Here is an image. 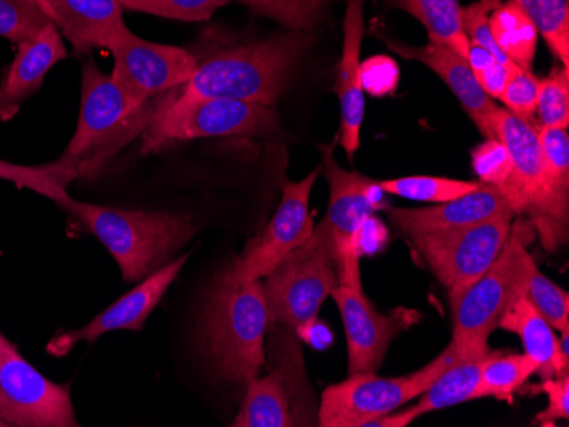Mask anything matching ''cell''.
<instances>
[{
  "label": "cell",
  "mask_w": 569,
  "mask_h": 427,
  "mask_svg": "<svg viewBox=\"0 0 569 427\" xmlns=\"http://www.w3.org/2000/svg\"><path fill=\"white\" fill-rule=\"evenodd\" d=\"M540 150L545 155L552 183L569 194V135L568 129L536 126Z\"/></svg>",
  "instance_id": "obj_36"
},
{
  "label": "cell",
  "mask_w": 569,
  "mask_h": 427,
  "mask_svg": "<svg viewBox=\"0 0 569 427\" xmlns=\"http://www.w3.org/2000/svg\"><path fill=\"white\" fill-rule=\"evenodd\" d=\"M372 34L379 40L386 41L387 47L398 55L430 67L438 78L449 85L450 91L462 104L463 111L475 121L486 140L497 139L495 116H497L498 106L476 81L468 59H463L456 50L447 44L437 43V41H430L427 47H411L402 41L391 40L376 30L372 31Z\"/></svg>",
  "instance_id": "obj_17"
},
{
  "label": "cell",
  "mask_w": 569,
  "mask_h": 427,
  "mask_svg": "<svg viewBox=\"0 0 569 427\" xmlns=\"http://www.w3.org/2000/svg\"><path fill=\"white\" fill-rule=\"evenodd\" d=\"M312 43V34L289 31L267 40L222 44L207 55L194 53L197 70L190 81L153 101L176 104L197 99H234L273 106Z\"/></svg>",
  "instance_id": "obj_1"
},
{
  "label": "cell",
  "mask_w": 569,
  "mask_h": 427,
  "mask_svg": "<svg viewBox=\"0 0 569 427\" xmlns=\"http://www.w3.org/2000/svg\"><path fill=\"white\" fill-rule=\"evenodd\" d=\"M326 177L329 183L328 215L326 223L335 248L336 270L340 285L361 288L360 254L357 241L361 223L377 209H382V190L377 181L360 172L345 171L325 152Z\"/></svg>",
  "instance_id": "obj_12"
},
{
  "label": "cell",
  "mask_w": 569,
  "mask_h": 427,
  "mask_svg": "<svg viewBox=\"0 0 569 427\" xmlns=\"http://www.w3.org/2000/svg\"><path fill=\"white\" fill-rule=\"evenodd\" d=\"M552 53L569 69V0H513Z\"/></svg>",
  "instance_id": "obj_28"
},
{
  "label": "cell",
  "mask_w": 569,
  "mask_h": 427,
  "mask_svg": "<svg viewBox=\"0 0 569 427\" xmlns=\"http://www.w3.org/2000/svg\"><path fill=\"white\" fill-rule=\"evenodd\" d=\"M340 285L335 248L326 223L287 254L263 283L270 324L290 329L318 317L326 298Z\"/></svg>",
  "instance_id": "obj_9"
},
{
  "label": "cell",
  "mask_w": 569,
  "mask_h": 427,
  "mask_svg": "<svg viewBox=\"0 0 569 427\" xmlns=\"http://www.w3.org/2000/svg\"><path fill=\"white\" fill-rule=\"evenodd\" d=\"M110 52L114 60L110 75L137 106H149L159 95L187 84L197 70L191 50L152 43L133 33L111 47Z\"/></svg>",
  "instance_id": "obj_14"
},
{
  "label": "cell",
  "mask_w": 569,
  "mask_h": 427,
  "mask_svg": "<svg viewBox=\"0 0 569 427\" xmlns=\"http://www.w3.org/2000/svg\"><path fill=\"white\" fill-rule=\"evenodd\" d=\"M0 423L4 427H76L70 387L48 380L0 333Z\"/></svg>",
  "instance_id": "obj_11"
},
{
  "label": "cell",
  "mask_w": 569,
  "mask_h": 427,
  "mask_svg": "<svg viewBox=\"0 0 569 427\" xmlns=\"http://www.w3.org/2000/svg\"><path fill=\"white\" fill-rule=\"evenodd\" d=\"M517 69H520V67L515 65L513 62H500V60H495L491 65L486 67L481 72L475 73V78L489 98L500 99L505 88H507L508 81H510L511 75H513Z\"/></svg>",
  "instance_id": "obj_42"
},
{
  "label": "cell",
  "mask_w": 569,
  "mask_h": 427,
  "mask_svg": "<svg viewBox=\"0 0 569 427\" xmlns=\"http://www.w3.org/2000/svg\"><path fill=\"white\" fill-rule=\"evenodd\" d=\"M539 79L529 70H515L500 98V101H503L505 110L532 123L537 95H539Z\"/></svg>",
  "instance_id": "obj_39"
},
{
  "label": "cell",
  "mask_w": 569,
  "mask_h": 427,
  "mask_svg": "<svg viewBox=\"0 0 569 427\" xmlns=\"http://www.w3.org/2000/svg\"><path fill=\"white\" fill-rule=\"evenodd\" d=\"M545 392L549 398V406L537 416L540 426H552L556 420L568 419L569 417V376H556L545 378V382L537 388Z\"/></svg>",
  "instance_id": "obj_41"
},
{
  "label": "cell",
  "mask_w": 569,
  "mask_h": 427,
  "mask_svg": "<svg viewBox=\"0 0 569 427\" xmlns=\"http://www.w3.org/2000/svg\"><path fill=\"white\" fill-rule=\"evenodd\" d=\"M31 2H33V4H37L38 8H41V11H43L44 14L48 16L47 0H31ZM48 18H50V16H48Z\"/></svg>",
  "instance_id": "obj_45"
},
{
  "label": "cell",
  "mask_w": 569,
  "mask_h": 427,
  "mask_svg": "<svg viewBox=\"0 0 569 427\" xmlns=\"http://www.w3.org/2000/svg\"><path fill=\"white\" fill-rule=\"evenodd\" d=\"M498 327L517 334L526 347V355L536 359L537 373L542 378L568 375L569 359L562 356L559 339L549 322L530 304L526 293L501 315Z\"/></svg>",
  "instance_id": "obj_23"
},
{
  "label": "cell",
  "mask_w": 569,
  "mask_h": 427,
  "mask_svg": "<svg viewBox=\"0 0 569 427\" xmlns=\"http://www.w3.org/2000/svg\"><path fill=\"white\" fill-rule=\"evenodd\" d=\"M526 296L530 304L537 308L542 317L549 322L552 329L569 331V296L565 289L546 278L540 273L537 264L530 270L529 283H527Z\"/></svg>",
  "instance_id": "obj_33"
},
{
  "label": "cell",
  "mask_w": 569,
  "mask_h": 427,
  "mask_svg": "<svg viewBox=\"0 0 569 427\" xmlns=\"http://www.w3.org/2000/svg\"><path fill=\"white\" fill-rule=\"evenodd\" d=\"M47 6L51 22L76 55H88L94 48L110 50L132 34L120 0H47Z\"/></svg>",
  "instance_id": "obj_21"
},
{
  "label": "cell",
  "mask_w": 569,
  "mask_h": 427,
  "mask_svg": "<svg viewBox=\"0 0 569 427\" xmlns=\"http://www.w3.org/2000/svg\"><path fill=\"white\" fill-rule=\"evenodd\" d=\"M280 130L273 108L234 99H197L188 103L150 104L142 152H158L171 142L220 136H268Z\"/></svg>",
  "instance_id": "obj_8"
},
{
  "label": "cell",
  "mask_w": 569,
  "mask_h": 427,
  "mask_svg": "<svg viewBox=\"0 0 569 427\" xmlns=\"http://www.w3.org/2000/svg\"><path fill=\"white\" fill-rule=\"evenodd\" d=\"M387 231L383 223L376 216L370 215L366 222L361 223L358 232V254H376L380 248L386 247Z\"/></svg>",
  "instance_id": "obj_43"
},
{
  "label": "cell",
  "mask_w": 569,
  "mask_h": 427,
  "mask_svg": "<svg viewBox=\"0 0 569 427\" xmlns=\"http://www.w3.org/2000/svg\"><path fill=\"white\" fill-rule=\"evenodd\" d=\"M537 116L540 126L568 129L569 124V69L561 67L539 82Z\"/></svg>",
  "instance_id": "obj_34"
},
{
  "label": "cell",
  "mask_w": 569,
  "mask_h": 427,
  "mask_svg": "<svg viewBox=\"0 0 569 427\" xmlns=\"http://www.w3.org/2000/svg\"><path fill=\"white\" fill-rule=\"evenodd\" d=\"M383 194L406 197V200L446 203L463 194L478 190L479 181L449 180L433 175H411L399 180L377 181Z\"/></svg>",
  "instance_id": "obj_30"
},
{
  "label": "cell",
  "mask_w": 569,
  "mask_h": 427,
  "mask_svg": "<svg viewBox=\"0 0 569 427\" xmlns=\"http://www.w3.org/2000/svg\"><path fill=\"white\" fill-rule=\"evenodd\" d=\"M321 167L300 181H283L281 201L273 220L260 234L246 244L241 256L226 271L236 282H254L267 278L287 254L315 232V218L309 201Z\"/></svg>",
  "instance_id": "obj_13"
},
{
  "label": "cell",
  "mask_w": 569,
  "mask_h": 427,
  "mask_svg": "<svg viewBox=\"0 0 569 427\" xmlns=\"http://www.w3.org/2000/svg\"><path fill=\"white\" fill-rule=\"evenodd\" d=\"M500 2L501 0H478V2H472V4L462 8L460 19H462L463 33L469 38L471 44L485 48L486 52L491 53L500 62H510L501 53L498 44L495 43L493 34L489 30V14L493 12V9Z\"/></svg>",
  "instance_id": "obj_38"
},
{
  "label": "cell",
  "mask_w": 569,
  "mask_h": 427,
  "mask_svg": "<svg viewBox=\"0 0 569 427\" xmlns=\"http://www.w3.org/2000/svg\"><path fill=\"white\" fill-rule=\"evenodd\" d=\"M190 254L162 266L161 270L147 276L132 292L121 296L113 305L92 318L82 329L70 331L53 337L48 344V353L53 356H66L77 344L94 343L102 334L113 331H142L147 318L158 307L169 286L178 278L187 264Z\"/></svg>",
  "instance_id": "obj_16"
},
{
  "label": "cell",
  "mask_w": 569,
  "mask_h": 427,
  "mask_svg": "<svg viewBox=\"0 0 569 427\" xmlns=\"http://www.w3.org/2000/svg\"><path fill=\"white\" fill-rule=\"evenodd\" d=\"M51 19L31 0H0V37L12 43L30 40Z\"/></svg>",
  "instance_id": "obj_35"
},
{
  "label": "cell",
  "mask_w": 569,
  "mask_h": 427,
  "mask_svg": "<svg viewBox=\"0 0 569 427\" xmlns=\"http://www.w3.org/2000/svg\"><path fill=\"white\" fill-rule=\"evenodd\" d=\"M0 427H4V424L0 423Z\"/></svg>",
  "instance_id": "obj_46"
},
{
  "label": "cell",
  "mask_w": 569,
  "mask_h": 427,
  "mask_svg": "<svg viewBox=\"0 0 569 427\" xmlns=\"http://www.w3.org/2000/svg\"><path fill=\"white\" fill-rule=\"evenodd\" d=\"M360 84L373 98L395 94L399 84L398 62L391 57H370L360 63Z\"/></svg>",
  "instance_id": "obj_40"
},
{
  "label": "cell",
  "mask_w": 569,
  "mask_h": 427,
  "mask_svg": "<svg viewBox=\"0 0 569 427\" xmlns=\"http://www.w3.org/2000/svg\"><path fill=\"white\" fill-rule=\"evenodd\" d=\"M261 18L273 19L289 31L310 33L321 22L331 0H238Z\"/></svg>",
  "instance_id": "obj_31"
},
{
  "label": "cell",
  "mask_w": 569,
  "mask_h": 427,
  "mask_svg": "<svg viewBox=\"0 0 569 427\" xmlns=\"http://www.w3.org/2000/svg\"><path fill=\"white\" fill-rule=\"evenodd\" d=\"M150 104H133L111 75L88 60L82 67L76 133L59 161L76 172L77 180H96L121 150L142 136L150 120Z\"/></svg>",
  "instance_id": "obj_4"
},
{
  "label": "cell",
  "mask_w": 569,
  "mask_h": 427,
  "mask_svg": "<svg viewBox=\"0 0 569 427\" xmlns=\"http://www.w3.org/2000/svg\"><path fill=\"white\" fill-rule=\"evenodd\" d=\"M395 6L417 18L427 28L430 41L447 44L468 59L471 41L463 33L459 0H395Z\"/></svg>",
  "instance_id": "obj_26"
},
{
  "label": "cell",
  "mask_w": 569,
  "mask_h": 427,
  "mask_svg": "<svg viewBox=\"0 0 569 427\" xmlns=\"http://www.w3.org/2000/svg\"><path fill=\"white\" fill-rule=\"evenodd\" d=\"M536 359L527 355H493L489 353L481 365V384L486 397L510 400L529 376L537 373Z\"/></svg>",
  "instance_id": "obj_29"
},
{
  "label": "cell",
  "mask_w": 569,
  "mask_h": 427,
  "mask_svg": "<svg viewBox=\"0 0 569 427\" xmlns=\"http://www.w3.org/2000/svg\"><path fill=\"white\" fill-rule=\"evenodd\" d=\"M537 232L530 220H515L501 253L481 278L452 302V344L468 356L489 355L488 339L501 315L526 293L533 257L529 245Z\"/></svg>",
  "instance_id": "obj_5"
},
{
  "label": "cell",
  "mask_w": 569,
  "mask_h": 427,
  "mask_svg": "<svg viewBox=\"0 0 569 427\" xmlns=\"http://www.w3.org/2000/svg\"><path fill=\"white\" fill-rule=\"evenodd\" d=\"M76 180V172L59 159L44 165L12 164L0 159V181H8L14 186L41 194L48 200L56 201L63 210H69L73 203L67 187Z\"/></svg>",
  "instance_id": "obj_27"
},
{
  "label": "cell",
  "mask_w": 569,
  "mask_h": 427,
  "mask_svg": "<svg viewBox=\"0 0 569 427\" xmlns=\"http://www.w3.org/2000/svg\"><path fill=\"white\" fill-rule=\"evenodd\" d=\"M270 315L261 279L217 278L201 317V347L210 365L232 384H248L264 365Z\"/></svg>",
  "instance_id": "obj_2"
},
{
  "label": "cell",
  "mask_w": 569,
  "mask_h": 427,
  "mask_svg": "<svg viewBox=\"0 0 569 427\" xmlns=\"http://www.w3.org/2000/svg\"><path fill=\"white\" fill-rule=\"evenodd\" d=\"M387 218L409 238L433 232L452 231L486 222L495 216L507 215L513 210L498 187L479 184L478 190L456 200L437 203L428 209H396L386 206Z\"/></svg>",
  "instance_id": "obj_18"
},
{
  "label": "cell",
  "mask_w": 569,
  "mask_h": 427,
  "mask_svg": "<svg viewBox=\"0 0 569 427\" xmlns=\"http://www.w3.org/2000/svg\"><path fill=\"white\" fill-rule=\"evenodd\" d=\"M343 318L348 339V368L353 373H376L386 358L392 339L420 318L415 311L383 315L373 308L363 289L338 285L331 293Z\"/></svg>",
  "instance_id": "obj_15"
},
{
  "label": "cell",
  "mask_w": 569,
  "mask_h": 427,
  "mask_svg": "<svg viewBox=\"0 0 569 427\" xmlns=\"http://www.w3.org/2000/svg\"><path fill=\"white\" fill-rule=\"evenodd\" d=\"M366 0H347L343 21V52H341L335 91L340 99V145L348 159L360 149V132L366 114V92L360 84L361 41L366 34L363 19Z\"/></svg>",
  "instance_id": "obj_22"
},
{
  "label": "cell",
  "mask_w": 569,
  "mask_h": 427,
  "mask_svg": "<svg viewBox=\"0 0 569 427\" xmlns=\"http://www.w3.org/2000/svg\"><path fill=\"white\" fill-rule=\"evenodd\" d=\"M489 30L493 34L495 43L510 62L532 72L539 33L513 0L500 2L493 9L489 14Z\"/></svg>",
  "instance_id": "obj_25"
},
{
  "label": "cell",
  "mask_w": 569,
  "mask_h": 427,
  "mask_svg": "<svg viewBox=\"0 0 569 427\" xmlns=\"http://www.w3.org/2000/svg\"><path fill=\"white\" fill-rule=\"evenodd\" d=\"M486 356L463 359V362L456 363V365L446 369L421 395L417 406L405 410L408 423L411 424L412 420H417L423 414L433 413V410H442L447 407L459 406L463 401L485 398L486 395L481 384V365Z\"/></svg>",
  "instance_id": "obj_24"
},
{
  "label": "cell",
  "mask_w": 569,
  "mask_h": 427,
  "mask_svg": "<svg viewBox=\"0 0 569 427\" xmlns=\"http://www.w3.org/2000/svg\"><path fill=\"white\" fill-rule=\"evenodd\" d=\"M495 135L511 159V177L501 194L515 215L529 213L540 242L555 253L568 242L569 194L552 183L536 124L498 108Z\"/></svg>",
  "instance_id": "obj_6"
},
{
  "label": "cell",
  "mask_w": 569,
  "mask_h": 427,
  "mask_svg": "<svg viewBox=\"0 0 569 427\" xmlns=\"http://www.w3.org/2000/svg\"><path fill=\"white\" fill-rule=\"evenodd\" d=\"M469 358L481 356L463 355L450 343L442 355L411 375L382 378L376 373H353L341 384L326 388L319 407V426H369L379 417L396 413L412 398L421 397L446 369Z\"/></svg>",
  "instance_id": "obj_7"
},
{
  "label": "cell",
  "mask_w": 569,
  "mask_h": 427,
  "mask_svg": "<svg viewBox=\"0 0 569 427\" xmlns=\"http://www.w3.org/2000/svg\"><path fill=\"white\" fill-rule=\"evenodd\" d=\"M244 400L232 427H290L300 426L303 388L302 372L289 362H277L267 376L249 380Z\"/></svg>",
  "instance_id": "obj_20"
},
{
  "label": "cell",
  "mask_w": 569,
  "mask_h": 427,
  "mask_svg": "<svg viewBox=\"0 0 569 427\" xmlns=\"http://www.w3.org/2000/svg\"><path fill=\"white\" fill-rule=\"evenodd\" d=\"M513 218L515 215L507 213L468 227L411 238L425 263L449 289L450 304L495 263L510 234Z\"/></svg>",
  "instance_id": "obj_10"
},
{
  "label": "cell",
  "mask_w": 569,
  "mask_h": 427,
  "mask_svg": "<svg viewBox=\"0 0 569 427\" xmlns=\"http://www.w3.org/2000/svg\"><path fill=\"white\" fill-rule=\"evenodd\" d=\"M67 212L108 248L127 283H140L161 270L197 234L194 220L179 213L107 209L76 200Z\"/></svg>",
  "instance_id": "obj_3"
},
{
  "label": "cell",
  "mask_w": 569,
  "mask_h": 427,
  "mask_svg": "<svg viewBox=\"0 0 569 427\" xmlns=\"http://www.w3.org/2000/svg\"><path fill=\"white\" fill-rule=\"evenodd\" d=\"M472 169L479 183L501 190L511 177L510 154L500 140H486L472 150Z\"/></svg>",
  "instance_id": "obj_37"
},
{
  "label": "cell",
  "mask_w": 569,
  "mask_h": 427,
  "mask_svg": "<svg viewBox=\"0 0 569 427\" xmlns=\"http://www.w3.org/2000/svg\"><path fill=\"white\" fill-rule=\"evenodd\" d=\"M232 0H120L123 11L140 12L174 21H209Z\"/></svg>",
  "instance_id": "obj_32"
},
{
  "label": "cell",
  "mask_w": 569,
  "mask_h": 427,
  "mask_svg": "<svg viewBox=\"0 0 569 427\" xmlns=\"http://www.w3.org/2000/svg\"><path fill=\"white\" fill-rule=\"evenodd\" d=\"M297 337L315 349H328L331 346L335 336H332L329 325L325 322L319 321L318 317L309 318V321L302 322V324L296 327Z\"/></svg>",
  "instance_id": "obj_44"
},
{
  "label": "cell",
  "mask_w": 569,
  "mask_h": 427,
  "mask_svg": "<svg viewBox=\"0 0 569 427\" xmlns=\"http://www.w3.org/2000/svg\"><path fill=\"white\" fill-rule=\"evenodd\" d=\"M66 41L53 22L30 40L18 43V53L0 81V121H9L33 98L57 63L67 59Z\"/></svg>",
  "instance_id": "obj_19"
}]
</instances>
